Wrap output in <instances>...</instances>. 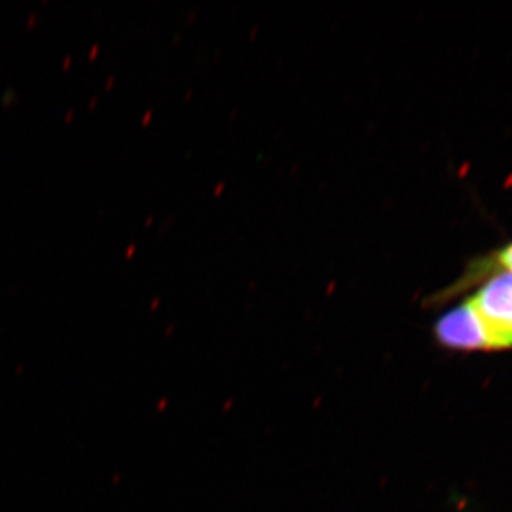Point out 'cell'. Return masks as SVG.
<instances>
[{
  "label": "cell",
  "mask_w": 512,
  "mask_h": 512,
  "mask_svg": "<svg viewBox=\"0 0 512 512\" xmlns=\"http://www.w3.org/2000/svg\"><path fill=\"white\" fill-rule=\"evenodd\" d=\"M483 326L488 350L512 348V272H500L467 301Z\"/></svg>",
  "instance_id": "1"
},
{
  "label": "cell",
  "mask_w": 512,
  "mask_h": 512,
  "mask_svg": "<svg viewBox=\"0 0 512 512\" xmlns=\"http://www.w3.org/2000/svg\"><path fill=\"white\" fill-rule=\"evenodd\" d=\"M434 336L437 342L447 349L460 352L488 350L483 326L467 301L444 313L437 320L434 325Z\"/></svg>",
  "instance_id": "2"
},
{
  "label": "cell",
  "mask_w": 512,
  "mask_h": 512,
  "mask_svg": "<svg viewBox=\"0 0 512 512\" xmlns=\"http://www.w3.org/2000/svg\"><path fill=\"white\" fill-rule=\"evenodd\" d=\"M497 266L500 269H507V272H512V244L507 248L501 249L497 255L494 256L491 266Z\"/></svg>",
  "instance_id": "3"
}]
</instances>
